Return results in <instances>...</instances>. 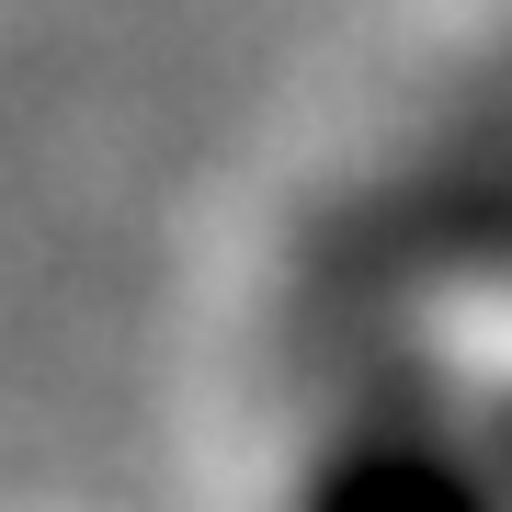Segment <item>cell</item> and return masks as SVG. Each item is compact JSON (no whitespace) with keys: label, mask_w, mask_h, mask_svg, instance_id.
Listing matches in <instances>:
<instances>
[{"label":"cell","mask_w":512,"mask_h":512,"mask_svg":"<svg viewBox=\"0 0 512 512\" xmlns=\"http://www.w3.org/2000/svg\"><path fill=\"white\" fill-rule=\"evenodd\" d=\"M319 512H467V490L433 456H387V467H353Z\"/></svg>","instance_id":"cell-1"}]
</instances>
